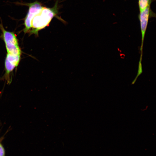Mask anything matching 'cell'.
<instances>
[{"instance_id":"6da1fadb","label":"cell","mask_w":156,"mask_h":156,"mask_svg":"<svg viewBox=\"0 0 156 156\" xmlns=\"http://www.w3.org/2000/svg\"><path fill=\"white\" fill-rule=\"evenodd\" d=\"M58 13V1L53 7H43L40 12L36 14L31 21V29L29 32L38 35V31L49 24L52 19L56 16Z\"/></svg>"},{"instance_id":"7a4b0ae2","label":"cell","mask_w":156,"mask_h":156,"mask_svg":"<svg viewBox=\"0 0 156 156\" xmlns=\"http://www.w3.org/2000/svg\"><path fill=\"white\" fill-rule=\"evenodd\" d=\"M150 5L151 4L149 5L144 10L140 12L138 16L142 34V42L140 48L141 54L139 62L140 63L142 62L144 40L149 18L152 17H155L156 16L155 14L151 9Z\"/></svg>"},{"instance_id":"3957f363","label":"cell","mask_w":156,"mask_h":156,"mask_svg":"<svg viewBox=\"0 0 156 156\" xmlns=\"http://www.w3.org/2000/svg\"><path fill=\"white\" fill-rule=\"evenodd\" d=\"M0 28L3 33V38L8 53L12 54L18 53L20 49L14 34L13 32L6 31L2 23L0 24Z\"/></svg>"},{"instance_id":"277c9868","label":"cell","mask_w":156,"mask_h":156,"mask_svg":"<svg viewBox=\"0 0 156 156\" xmlns=\"http://www.w3.org/2000/svg\"><path fill=\"white\" fill-rule=\"evenodd\" d=\"M25 5L29 8L28 13L25 18V27L23 29L25 33H27L29 32L31 29L32 19L36 14L40 12L43 7L40 3L37 1L31 3H27Z\"/></svg>"},{"instance_id":"5b68a950","label":"cell","mask_w":156,"mask_h":156,"mask_svg":"<svg viewBox=\"0 0 156 156\" xmlns=\"http://www.w3.org/2000/svg\"><path fill=\"white\" fill-rule=\"evenodd\" d=\"M20 55L7 53L5 61L6 75H8L18 66L20 60Z\"/></svg>"},{"instance_id":"8992f818","label":"cell","mask_w":156,"mask_h":156,"mask_svg":"<svg viewBox=\"0 0 156 156\" xmlns=\"http://www.w3.org/2000/svg\"><path fill=\"white\" fill-rule=\"evenodd\" d=\"M152 2V0H138V5L140 12L144 10Z\"/></svg>"},{"instance_id":"52a82bcc","label":"cell","mask_w":156,"mask_h":156,"mask_svg":"<svg viewBox=\"0 0 156 156\" xmlns=\"http://www.w3.org/2000/svg\"><path fill=\"white\" fill-rule=\"evenodd\" d=\"M5 156V151L2 145L0 143V156Z\"/></svg>"},{"instance_id":"ba28073f","label":"cell","mask_w":156,"mask_h":156,"mask_svg":"<svg viewBox=\"0 0 156 156\" xmlns=\"http://www.w3.org/2000/svg\"></svg>"}]
</instances>
